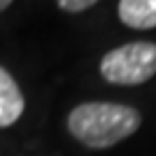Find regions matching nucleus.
<instances>
[{
    "instance_id": "nucleus-3",
    "label": "nucleus",
    "mask_w": 156,
    "mask_h": 156,
    "mask_svg": "<svg viewBox=\"0 0 156 156\" xmlns=\"http://www.w3.org/2000/svg\"><path fill=\"white\" fill-rule=\"evenodd\" d=\"M24 95L15 78L0 65V128L13 126L24 113Z\"/></svg>"
},
{
    "instance_id": "nucleus-1",
    "label": "nucleus",
    "mask_w": 156,
    "mask_h": 156,
    "mask_svg": "<svg viewBox=\"0 0 156 156\" xmlns=\"http://www.w3.org/2000/svg\"><path fill=\"white\" fill-rule=\"evenodd\" d=\"M141 126V113L117 102H83L67 115V130L76 141L91 150L113 147L134 134Z\"/></svg>"
},
{
    "instance_id": "nucleus-2",
    "label": "nucleus",
    "mask_w": 156,
    "mask_h": 156,
    "mask_svg": "<svg viewBox=\"0 0 156 156\" xmlns=\"http://www.w3.org/2000/svg\"><path fill=\"white\" fill-rule=\"evenodd\" d=\"M100 74L106 83L122 87L147 83L156 74V44L132 41L108 50L100 61Z\"/></svg>"
},
{
    "instance_id": "nucleus-5",
    "label": "nucleus",
    "mask_w": 156,
    "mask_h": 156,
    "mask_svg": "<svg viewBox=\"0 0 156 156\" xmlns=\"http://www.w3.org/2000/svg\"><path fill=\"white\" fill-rule=\"evenodd\" d=\"M98 0H56V5L67 13H80L85 9H91Z\"/></svg>"
},
{
    "instance_id": "nucleus-6",
    "label": "nucleus",
    "mask_w": 156,
    "mask_h": 156,
    "mask_svg": "<svg viewBox=\"0 0 156 156\" xmlns=\"http://www.w3.org/2000/svg\"><path fill=\"white\" fill-rule=\"evenodd\" d=\"M11 2H13V0H0V11H5V9H7Z\"/></svg>"
},
{
    "instance_id": "nucleus-4",
    "label": "nucleus",
    "mask_w": 156,
    "mask_h": 156,
    "mask_svg": "<svg viewBox=\"0 0 156 156\" xmlns=\"http://www.w3.org/2000/svg\"><path fill=\"white\" fill-rule=\"evenodd\" d=\"M117 15L130 28H156V0H119Z\"/></svg>"
}]
</instances>
